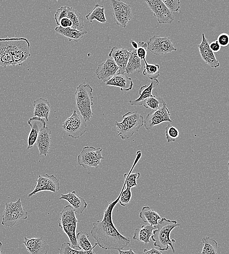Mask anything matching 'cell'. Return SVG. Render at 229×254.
I'll use <instances>...</instances> for the list:
<instances>
[{"label": "cell", "instance_id": "1", "mask_svg": "<svg viewBox=\"0 0 229 254\" xmlns=\"http://www.w3.org/2000/svg\"><path fill=\"white\" fill-rule=\"evenodd\" d=\"M119 198L120 195L115 200L110 202L104 211L103 218L93 223L91 235L97 245L104 250H122L130 242L129 237L118 232L112 219L113 209Z\"/></svg>", "mask_w": 229, "mask_h": 254}, {"label": "cell", "instance_id": "2", "mask_svg": "<svg viewBox=\"0 0 229 254\" xmlns=\"http://www.w3.org/2000/svg\"><path fill=\"white\" fill-rule=\"evenodd\" d=\"M30 43L25 38L0 39V65H21L29 57Z\"/></svg>", "mask_w": 229, "mask_h": 254}, {"label": "cell", "instance_id": "3", "mask_svg": "<svg viewBox=\"0 0 229 254\" xmlns=\"http://www.w3.org/2000/svg\"><path fill=\"white\" fill-rule=\"evenodd\" d=\"M179 226L180 224L176 220L161 218L158 224L154 226L156 229L153 231L151 236L154 246L158 247L161 251L168 250L170 246L174 254V243L175 240L171 239L170 233L174 228Z\"/></svg>", "mask_w": 229, "mask_h": 254}, {"label": "cell", "instance_id": "4", "mask_svg": "<svg viewBox=\"0 0 229 254\" xmlns=\"http://www.w3.org/2000/svg\"><path fill=\"white\" fill-rule=\"evenodd\" d=\"M123 120L119 123L115 122L117 135L122 139H128L144 125L143 117L136 111H129L123 115Z\"/></svg>", "mask_w": 229, "mask_h": 254}, {"label": "cell", "instance_id": "5", "mask_svg": "<svg viewBox=\"0 0 229 254\" xmlns=\"http://www.w3.org/2000/svg\"><path fill=\"white\" fill-rule=\"evenodd\" d=\"M92 92L93 88L89 84L79 85L75 91L76 109L85 122L90 121L93 115Z\"/></svg>", "mask_w": 229, "mask_h": 254}, {"label": "cell", "instance_id": "6", "mask_svg": "<svg viewBox=\"0 0 229 254\" xmlns=\"http://www.w3.org/2000/svg\"><path fill=\"white\" fill-rule=\"evenodd\" d=\"M58 225L68 237L72 247L77 248L76 229L79 221L76 217L74 209L70 205L65 206L60 213Z\"/></svg>", "mask_w": 229, "mask_h": 254}, {"label": "cell", "instance_id": "7", "mask_svg": "<svg viewBox=\"0 0 229 254\" xmlns=\"http://www.w3.org/2000/svg\"><path fill=\"white\" fill-rule=\"evenodd\" d=\"M5 206L2 225L11 228L18 221L27 218L28 213L23 208L20 198H18L15 202L6 203Z\"/></svg>", "mask_w": 229, "mask_h": 254}, {"label": "cell", "instance_id": "8", "mask_svg": "<svg viewBox=\"0 0 229 254\" xmlns=\"http://www.w3.org/2000/svg\"><path fill=\"white\" fill-rule=\"evenodd\" d=\"M63 130L68 135L76 139L80 137L87 130V124L76 109H74L71 116L62 124Z\"/></svg>", "mask_w": 229, "mask_h": 254}, {"label": "cell", "instance_id": "9", "mask_svg": "<svg viewBox=\"0 0 229 254\" xmlns=\"http://www.w3.org/2000/svg\"><path fill=\"white\" fill-rule=\"evenodd\" d=\"M101 148H95L93 146H85L77 156L79 166L85 169L90 167L96 168L101 164L102 156Z\"/></svg>", "mask_w": 229, "mask_h": 254}, {"label": "cell", "instance_id": "10", "mask_svg": "<svg viewBox=\"0 0 229 254\" xmlns=\"http://www.w3.org/2000/svg\"><path fill=\"white\" fill-rule=\"evenodd\" d=\"M110 5L114 20L119 26L124 28L132 18L131 6L120 0H111Z\"/></svg>", "mask_w": 229, "mask_h": 254}, {"label": "cell", "instance_id": "11", "mask_svg": "<svg viewBox=\"0 0 229 254\" xmlns=\"http://www.w3.org/2000/svg\"><path fill=\"white\" fill-rule=\"evenodd\" d=\"M148 50L154 55H164L176 51L170 38L154 35L147 42Z\"/></svg>", "mask_w": 229, "mask_h": 254}, {"label": "cell", "instance_id": "12", "mask_svg": "<svg viewBox=\"0 0 229 254\" xmlns=\"http://www.w3.org/2000/svg\"><path fill=\"white\" fill-rule=\"evenodd\" d=\"M36 182L37 184L34 186V190L28 194V197H31L42 191H49L55 193L60 189L59 180L53 174L39 175Z\"/></svg>", "mask_w": 229, "mask_h": 254}, {"label": "cell", "instance_id": "13", "mask_svg": "<svg viewBox=\"0 0 229 254\" xmlns=\"http://www.w3.org/2000/svg\"><path fill=\"white\" fill-rule=\"evenodd\" d=\"M150 9L159 23H171L174 19L172 12L170 11L161 0H146Z\"/></svg>", "mask_w": 229, "mask_h": 254}, {"label": "cell", "instance_id": "14", "mask_svg": "<svg viewBox=\"0 0 229 254\" xmlns=\"http://www.w3.org/2000/svg\"><path fill=\"white\" fill-rule=\"evenodd\" d=\"M172 122L170 118V112L165 102L160 108L150 112L144 120V126L147 130L163 122Z\"/></svg>", "mask_w": 229, "mask_h": 254}, {"label": "cell", "instance_id": "15", "mask_svg": "<svg viewBox=\"0 0 229 254\" xmlns=\"http://www.w3.org/2000/svg\"><path fill=\"white\" fill-rule=\"evenodd\" d=\"M118 69L113 59L108 58L98 64L95 73L98 80L106 83L117 73Z\"/></svg>", "mask_w": 229, "mask_h": 254}, {"label": "cell", "instance_id": "16", "mask_svg": "<svg viewBox=\"0 0 229 254\" xmlns=\"http://www.w3.org/2000/svg\"><path fill=\"white\" fill-rule=\"evenodd\" d=\"M197 46L201 57L206 64L215 68L220 66L218 60L210 48L208 40L204 33H202L201 42Z\"/></svg>", "mask_w": 229, "mask_h": 254}, {"label": "cell", "instance_id": "17", "mask_svg": "<svg viewBox=\"0 0 229 254\" xmlns=\"http://www.w3.org/2000/svg\"><path fill=\"white\" fill-rule=\"evenodd\" d=\"M27 123L30 126L31 129L28 136L27 149H30L36 143L40 131L46 126V122L44 120L37 117L34 116L30 118Z\"/></svg>", "mask_w": 229, "mask_h": 254}, {"label": "cell", "instance_id": "18", "mask_svg": "<svg viewBox=\"0 0 229 254\" xmlns=\"http://www.w3.org/2000/svg\"><path fill=\"white\" fill-rule=\"evenodd\" d=\"M23 244L30 254H47L49 246L42 237L28 238L24 237Z\"/></svg>", "mask_w": 229, "mask_h": 254}, {"label": "cell", "instance_id": "19", "mask_svg": "<svg viewBox=\"0 0 229 254\" xmlns=\"http://www.w3.org/2000/svg\"><path fill=\"white\" fill-rule=\"evenodd\" d=\"M108 55L109 57L113 58V60L118 67L117 73L125 74L130 55V51L126 48H119L115 46L111 49Z\"/></svg>", "mask_w": 229, "mask_h": 254}, {"label": "cell", "instance_id": "20", "mask_svg": "<svg viewBox=\"0 0 229 254\" xmlns=\"http://www.w3.org/2000/svg\"><path fill=\"white\" fill-rule=\"evenodd\" d=\"M59 199H64L69 202L76 213H81L87 206L84 199L79 196L75 190L66 194L61 193Z\"/></svg>", "mask_w": 229, "mask_h": 254}, {"label": "cell", "instance_id": "21", "mask_svg": "<svg viewBox=\"0 0 229 254\" xmlns=\"http://www.w3.org/2000/svg\"><path fill=\"white\" fill-rule=\"evenodd\" d=\"M51 140V130L46 127L40 131L36 141L39 155L46 156L50 148Z\"/></svg>", "mask_w": 229, "mask_h": 254}, {"label": "cell", "instance_id": "22", "mask_svg": "<svg viewBox=\"0 0 229 254\" xmlns=\"http://www.w3.org/2000/svg\"><path fill=\"white\" fill-rule=\"evenodd\" d=\"M106 85L118 87L121 91H127L132 89L134 84L131 78L126 74L117 73L106 82Z\"/></svg>", "mask_w": 229, "mask_h": 254}, {"label": "cell", "instance_id": "23", "mask_svg": "<svg viewBox=\"0 0 229 254\" xmlns=\"http://www.w3.org/2000/svg\"><path fill=\"white\" fill-rule=\"evenodd\" d=\"M33 105L34 107V116L44 118L48 121L50 112V105L48 100L40 97L35 100Z\"/></svg>", "mask_w": 229, "mask_h": 254}, {"label": "cell", "instance_id": "24", "mask_svg": "<svg viewBox=\"0 0 229 254\" xmlns=\"http://www.w3.org/2000/svg\"><path fill=\"white\" fill-rule=\"evenodd\" d=\"M159 84L157 79L151 80L149 85H144L139 89V97L134 100H130L129 102L131 106H142L144 100L148 98L152 97V90Z\"/></svg>", "mask_w": 229, "mask_h": 254}, {"label": "cell", "instance_id": "25", "mask_svg": "<svg viewBox=\"0 0 229 254\" xmlns=\"http://www.w3.org/2000/svg\"><path fill=\"white\" fill-rule=\"evenodd\" d=\"M156 229L154 226L150 224L143 225L141 228L135 229L133 239L147 244L150 242V238L153 235V231Z\"/></svg>", "mask_w": 229, "mask_h": 254}, {"label": "cell", "instance_id": "26", "mask_svg": "<svg viewBox=\"0 0 229 254\" xmlns=\"http://www.w3.org/2000/svg\"><path fill=\"white\" fill-rule=\"evenodd\" d=\"M56 32L68 38L69 41L79 42L87 34L86 31H79L72 28H63L57 26L55 28Z\"/></svg>", "mask_w": 229, "mask_h": 254}, {"label": "cell", "instance_id": "27", "mask_svg": "<svg viewBox=\"0 0 229 254\" xmlns=\"http://www.w3.org/2000/svg\"><path fill=\"white\" fill-rule=\"evenodd\" d=\"M89 235L85 232L80 231L76 235L77 248L85 252L87 254H97L93 251V249L97 245L96 242L94 246H92L88 239Z\"/></svg>", "mask_w": 229, "mask_h": 254}, {"label": "cell", "instance_id": "28", "mask_svg": "<svg viewBox=\"0 0 229 254\" xmlns=\"http://www.w3.org/2000/svg\"><path fill=\"white\" fill-rule=\"evenodd\" d=\"M139 216L144 222L148 223L153 226L156 225L158 220L161 219L159 214L149 206H144L142 208Z\"/></svg>", "mask_w": 229, "mask_h": 254}, {"label": "cell", "instance_id": "29", "mask_svg": "<svg viewBox=\"0 0 229 254\" xmlns=\"http://www.w3.org/2000/svg\"><path fill=\"white\" fill-rule=\"evenodd\" d=\"M130 57L125 69V73L131 74L135 71H139L141 67V60L136 54V49H131Z\"/></svg>", "mask_w": 229, "mask_h": 254}, {"label": "cell", "instance_id": "30", "mask_svg": "<svg viewBox=\"0 0 229 254\" xmlns=\"http://www.w3.org/2000/svg\"><path fill=\"white\" fill-rule=\"evenodd\" d=\"M72 22L71 28L81 31L84 27V20L81 14L72 7L68 6L67 17Z\"/></svg>", "mask_w": 229, "mask_h": 254}, {"label": "cell", "instance_id": "31", "mask_svg": "<svg viewBox=\"0 0 229 254\" xmlns=\"http://www.w3.org/2000/svg\"><path fill=\"white\" fill-rule=\"evenodd\" d=\"M85 18L90 22L96 20L98 22L104 23L106 21L104 14V7L103 6L96 4L93 10L85 16Z\"/></svg>", "mask_w": 229, "mask_h": 254}, {"label": "cell", "instance_id": "32", "mask_svg": "<svg viewBox=\"0 0 229 254\" xmlns=\"http://www.w3.org/2000/svg\"><path fill=\"white\" fill-rule=\"evenodd\" d=\"M165 102L162 97L156 92H154V95L152 97L144 100L142 106L146 108H150L153 110H156L161 107Z\"/></svg>", "mask_w": 229, "mask_h": 254}, {"label": "cell", "instance_id": "33", "mask_svg": "<svg viewBox=\"0 0 229 254\" xmlns=\"http://www.w3.org/2000/svg\"><path fill=\"white\" fill-rule=\"evenodd\" d=\"M203 248L201 254H217V242L210 237L206 236L201 240Z\"/></svg>", "mask_w": 229, "mask_h": 254}, {"label": "cell", "instance_id": "34", "mask_svg": "<svg viewBox=\"0 0 229 254\" xmlns=\"http://www.w3.org/2000/svg\"><path fill=\"white\" fill-rule=\"evenodd\" d=\"M144 61L145 65L142 72L143 75L147 77L151 80L157 79L160 76L159 65L158 64H148L146 60Z\"/></svg>", "mask_w": 229, "mask_h": 254}, {"label": "cell", "instance_id": "35", "mask_svg": "<svg viewBox=\"0 0 229 254\" xmlns=\"http://www.w3.org/2000/svg\"><path fill=\"white\" fill-rule=\"evenodd\" d=\"M179 135V130L177 128L168 124L165 128V136L168 143L175 141Z\"/></svg>", "mask_w": 229, "mask_h": 254}, {"label": "cell", "instance_id": "36", "mask_svg": "<svg viewBox=\"0 0 229 254\" xmlns=\"http://www.w3.org/2000/svg\"><path fill=\"white\" fill-rule=\"evenodd\" d=\"M58 254H87V253L82 250L73 249L71 247L70 243L65 242L62 244Z\"/></svg>", "mask_w": 229, "mask_h": 254}, {"label": "cell", "instance_id": "37", "mask_svg": "<svg viewBox=\"0 0 229 254\" xmlns=\"http://www.w3.org/2000/svg\"><path fill=\"white\" fill-rule=\"evenodd\" d=\"M123 190L120 194L119 203L122 206H125L130 201L132 197V191L131 189L130 188H127L123 191Z\"/></svg>", "mask_w": 229, "mask_h": 254}, {"label": "cell", "instance_id": "38", "mask_svg": "<svg viewBox=\"0 0 229 254\" xmlns=\"http://www.w3.org/2000/svg\"><path fill=\"white\" fill-rule=\"evenodd\" d=\"M68 14V6H62L57 9L54 15L56 22L58 26L60 21L64 18H67Z\"/></svg>", "mask_w": 229, "mask_h": 254}, {"label": "cell", "instance_id": "39", "mask_svg": "<svg viewBox=\"0 0 229 254\" xmlns=\"http://www.w3.org/2000/svg\"><path fill=\"white\" fill-rule=\"evenodd\" d=\"M147 42H140L138 43V47L136 49V54L138 57L143 61L146 60L147 56Z\"/></svg>", "mask_w": 229, "mask_h": 254}, {"label": "cell", "instance_id": "40", "mask_svg": "<svg viewBox=\"0 0 229 254\" xmlns=\"http://www.w3.org/2000/svg\"><path fill=\"white\" fill-rule=\"evenodd\" d=\"M140 173L139 172H135L130 174L126 180V186L127 188H132L134 187L137 186L136 183V180L140 177Z\"/></svg>", "mask_w": 229, "mask_h": 254}, {"label": "cell", "instance_id": "41", "mask_svg": "<svg viewBox=\"0 0 229 254\" xmlns=\"http://www.w3.org/2000/svg\"><path fill=\"white\" fill-rule=\"evenodd\" d=\"M162 1L172 12L178 11L180 9V3L179 0H162Z\"/></svg>", "mask_w": 229, "mask_h": 254}, {"label": "cell", "instance_id": "42", "mask_svg": "<svg viewBox=\"0 0 229 254\" xmlns=\"http://www.w3.org/2000/svg\"><path fill=\"white\" fill-rule=\"evenodd\" d=\"M216 41L221 47H227L229 44V35L226 33H221L218 35Z\"/></svg>", "mask_w": 229, "mask_h": 254}, {"label": "cell", "instance_id": "43", "mask_svg": "<svg viewBox=\"0 0 229 254\" xmlns=\"http://www.w3.org/2000/svg\"><path fill=\"white\" fill-rule=\"evenodd\" d=\"M73 23L72 21L68 18H64L62 19L59 23V25L63 28H71Z\"/></svg>", "mask_w": 229, "mask_h": 254}, {"label": "cell", "instance_id": "44", "mask_svg": "<svg viewBox=\"0 0 229 254\" xmlns=\"http://www.w3.org/2000/svg\"><path fill=\"white\" fill-rule=\"evenodd\" d=\"M210 48L213 53H217L221 50V47L217 41L211 42L209 44Z\"/></svg>", "mask_w": 229, "mask_h": 254}, {"label": "cell", "instance_id": "45", "mask_svg": "<svg viewBox=\"0 0 229 254\" xmlns=\"http://www.w3.org/2000/svg\"><path fill=\"white\" fill-rule=\"evenodd\" d=\"M143 254H162V253L161 251L154 248H152L149 250L144 249Z\"/></svg>", "mask_w": 229, "mask_h": 254}, {"label": "cell", "instance_id": "46", "mask_svg": "<svg viewBox=\"0 0 229 254\" xmlns=\"http://www.w3.org/2000/svg\"><path fill=\"white\" fill-rule=\"evenodd\" d=\"M118 251V254H138L136 252L133 251L132 249L127 251H122L121 250Z\"/></svg>", "mask_w": 229, "mask_h": 254}, {"label": "cell", "instance_id": "47", "mask_svg": "<svg viewBox=\"0 0 229 254\" xmlns=\"http://www.w3.org/2000/svg\"><path fill=\"white\" fill-rule=\"evenodd\" d=\"M130 43L132 44L134 49H136L138 47V43L133 40L130 41Z\"/></svg>", "mask_w": 229, "mask_h": 254}, {"label": "cell", "instance_id": "48", "mask_svg": "<svg viewBox=\"0 0 229 254\" xmlns=\"http://www.w3.org/2000/svg\"><path fill=\"white\" fill-rule=\"evenodd\" d=\"M2 243L0 241V254H1V251L0 250V248L2 246Z\"/></svg>", "mask_w": 229, "mask_h": 254}]
</instances>
